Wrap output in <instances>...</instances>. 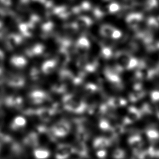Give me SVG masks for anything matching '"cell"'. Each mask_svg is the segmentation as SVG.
<instances>
[{"mask_svg": "<svg viewBox=\"0 0 159 159\" xmlns=\"http://www.w3.org/2000/svg\"><path fill=\"white\" fill-rule=\"evenodd\" d=\"M116 62L118 66L122 69H131L137 64V60L125 52L118 53L116 56Z\"/></svg>", "mask_w": 159, "mask_h": 159, "instance_id": "6da1fadb", "label": "cell"}, {"mask_svg": "<svg viewBox=\"0 0 159 159\" xmlns=\"http://www.w3.org/2000/svg\"><path fill=\"white\" fill-rule=\"evenodd\" d=\"M100 33L104 37L117 39L121 37L122 33L119 30L109 25H104L101 27Z\"/></svg>", "mask_w": 159, "mask_h": 159, "instance_id": "7a4b0ae2", "label": "cell"}, {"mask_svg": "<svg viewBox=\"0 0 159 159\" xmlns=\"http://www.w3.org/2000/svg\"><path fill=\"white\" fill-rule=\"evenodd\" d=\"M142 19V16L139 13H133L126 18V22L130 27H135Z\"/></svg>", "mask_w": 159, "mask_h": 159, "instance_id": "3957f363", "label": "cell"}, {"mask_svg": "<svg viewBox=\"0 0 159 159\" xmlns=\"http://www.w3.org/2000/svg\"><path fill=\"white\" fill-rule=\"evenodd\" d=\"M157 0H147L146 2V6L147 9H152V8L157 6Z\"/></svg>", "mask_w": 159, "mask_h": 159, "instance_id": "277c9868", "label": "cell"}, {"mask_svg": "<svg viewBox=\"0 0 159 159\" xmlns=\"http://www.w3.org/2000/svg\"><path fill=\"white\" fill-rule=\"evenodd\" d=\"M16 61H14V63L16 64H17L16 66H20V64H24L25 61L24 60H22L21 58H16Z\"/></svg>", "mask_w": 159, "mask_h": 159, "instance_id": "5b68a950", "label": "cell"}, {"mask_svg": "<svg viewBox=\"0 0 159 159\" xmlns=\"http://www.w3.org/2000/svg\"><path fill=\"white\" fill-rule=\"evenodd\" d=\"M152 99L154 100H159V92H154L152 93Z\"/></svg>", "mask_w": 159, "mask_h": 159, "instance_id": "8992f818", "label": "cell"}, {"mask_svg": "<svg viewBox=\"0 0 159 159\" xmlns=\"http://www.w3.org/2000/svg\"><path fill=\"white\" fill-rule=\"evenodd\" d=\"M158 45H159V44H158Z\"/></svg>", "mask_w": 159, "mask_h": 159, "instance_id": "52a82bcc", "label": "cell"}]
</instances>
